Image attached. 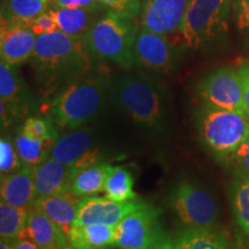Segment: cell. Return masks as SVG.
Instances as JSON below:
<instances>
[{
    "instance_id": "cell-1",
    "label": "cell",
    "mask_w": 249,
    "mask_h": 249,
    "mask_svg": "<svg viewBox=\"0 0 249 249\" xmlns=\"http://www.w3.org/2000/svg\"><path fill=\"white\" fill-rule=\"evenodd\" d=\"M90 58L82 36L68 35L60 30L37 36L30 61L39 95L44 98L57 96L88 73Z\"/></svg>"
},
{
    "instance_id": "cell-2",
    "label": "cell",
    "mask_w": 249,
    "mask_h": 249,
    "mask_svg": "<svg viewBox=\"0 0 249 249\" xmlns=\"http://www.w3.org/2000/svg\"><path fill=\"white\" fill-rule=\"evenodd\" d=\"M111 95L118 107L145 129L161 130L167 116L166 89L147 75L129 74L114 81Z\"/></svg>"
},
{
    "instance_id": "cell-3",
    "label": "cell",
    "mask_w": 249,
    "mask_h": 249,
    "mask_svg": "<svg viewBox=\"0 0 249 249\" xmlns=\"http://www.w3.org/2000/svg\"><path fill=\"white\" fill-rule=\"evenodd\" d=\"M108 89L107 77L87 73L52 98L50 114L59 126L79 128L101 112Z\"/></svg>"
},
{
    "instance_id": "cell-4",
    "label": "cell",
    "mask_w": 249,
    "mask_h": 249,
    "mask_svg": "<svg viewBox=\"0 0 249 249\" xmlns=\"http://www.w3.org/2000/svg\"><path fill=\"white\" fill-rule=\"evenodd\" d=\"M138 34V27L133 23V18L108 11L93 21L82 39L90 57L130 70L135 62L134 46Z\"/></svg>"
},
{
    "instance_id": "cell-5",
    "label": "cell",
    "mask_w": 249,
    "mask_h": 249,
    "mask_svg": "<svg viewBox=\"0 0 249 249\" xmlns=\"http://www.w3.org/2000/svg\"><path fill=\"white\" fill-rule=\"evenodd\" d=\"M198 130L205 147L219 160H227L249 134V117L239 112L204 105Z\"/></svg>"
},
{
    "instance_id": "cell-6",
    "label": "cell",
    "mask_w": 249,
    "mask_h": 249,
    "mask_svg": "<svg viewBox=\"0 0 249 249\" xmlns=\"http://www.w3.org/2000/svg\"><path fill=\"white\" fill-rule=\"evenodd\" d=\"M232 0H191L180 34L186 46L198 50L229 31Z\"/></svg>"
},
{
    "instance_id": "cell-7",
    "label": "cell",
    "mask_w": 249,
    "mask_h": 249,
    "mask_svg": "<svg viewBox=\"0 0 249 249\" xmlns=\"http://www.w3.org/2000/svg\"><path fill=\"white\" fill-rule=\"evenodd\" d=\"M171 205L186 229H210L217 219L218 205L209 192L185 181L174 189Z\"/></svg>"
},
{
    "instance_id": "cell-8",
    "label": "cell",
    "mask_w": 249,
    "mask_h": 249,
    "mask_svg": "<svg viewBox=\"0 0 249 249\" xmlns=\"http://www.w3.org/2000/svg\"><path fill=\"white\" fill-rule=\"evenodd\" d=\"M197 95L205 105L247 114L240 76L233 68L223 67L211 71L198 82Z\"/></svg>"
},
{
    "instance_id": "cell-9",
    "label": "cell",
    "mask_w": 249,
    "mask_h": 249,
    "mask_svg": "<svg viewBox=\"0 0 249 249\" xmlns=\"http://www.w3.org/2000/svg\"><path fill=\"white\" fill-rule=\"evenodd\" d=\"M164 234L160 211L150 204L127 214L117 225L116 247L120 249H149Z\"/></svg>"
},
{
    "instance_id": "cell-10",
    "label": "cell",
    "mask_w": 249,
    "mask_h": 249,
    "mask_svg": "<svg viewBox=\"0 0 249 249\" xmlns=\"http://www.w3.org/2000/svg\"><path fill=\"white\" fill-rule=\"evenodd\" d=\"M134 58L136 64L144 70L169 73L177 67L179 50L166 35L141 29L134 46Z\"/></svg>"
},
{
    "instance_id": "cell-11",
    "label": "cell",
    "mask_w": 249,
    "mask_h": 249,
    "mask_svg": "<svg viewBox=\"0 0 249 249\" xmlns=\"http://www.w3.org/2000/svg\"><path fill=\"white\" fill-rule=\"evenodd\" d=\"M37 36L28 21L1 18L0 55L1 61L17 67L31 59L35 51Z\"/></svg>"
},
{
    "instance_id": "cell-12",
    "label": "cell",
    "mask_w": 249,
    "mask_h": 249,
    "mask_svg": "<svg viewBox=\"0 0 249 249\" xmlns=\"http://www.w3.org/2000/svg\"><path fill=\"white\" fill-rule=\"evenodd\" d=\"M50 157L71 166L75 173L101 163V154L93 147V136L88 130H75L58 138Z\"/></svg>"
},
{
    "instance_id": "cell-13",
    "label": "cell",
    "mask_w": 249,
    "mask_h": 249,
    "mask_svg": "<svg viewBox=\"0 0 249 249\" xmlns=\"http://www.w3.org/2000/svg\"><path fill=\"white\" fill-rule=\"evenodd\" d=\"M191 0H144L141 9L142 29L169 35L179 33Z\"/></svg>"
},
{
    "instance_id": "cell-14",
    "label": "cell",
    "mask_w": 249,
    "mask_h": 249,
    "mask_svg": "<svg viewBox=\"0 0 249 249\" xmlns=\"http://www.w3.org/2000/svg\"><path fill=\"white\" fill-rule=\"evenodd\" d=\"M31 97L18 68L0 64V110L2 126L29 112Z\"/></svg>"
},
{
    "instance_id": "cell-15",
    "label": "cell",
    "mask_w": 249,
    "mask_h": 249,
    "mask_svg": "<svg viewBox=\"0 0 249 249\" xmlns=\"http://www.w3.org/2000/svg\"><path fill=\"white\" fill-rule=\"evenodd\" d=\"M145 204L147 203L140 200L117 202L107 197L88 196L81 201L74 226L87 224H107L117 226L127 214Z\"/></svg>"
},
{
    "instance_id": "cell-16",
    "label": "cell",
    "mask_w": 249,
    "mask_h": 249,
    "mask_svg": "<svg viewBox=\"0 0 249 249\" xmlns=\"http://www.w3.org/2000/svg\"><path fill=\"white\" fill-rule=\"evenodd\" d=\"M36 187V198H44L70 191L75 172L71 166L50 157L33 167Z\"/></svg>"
},
{
    "instance_id": "cell-17",
    "label": "cell",
    "mask_w": 249,
    "mask_h": 249,
    "mask_svg": "<svg viewBox=\"0 0 249 249\" xmlns=\"http://www.w3.org/2000/svg\"><path fill=\"white\" fill-rule=\"evenodd\" d=\"M22 239L33 241L40 249H65L70 245L66 233L36 208L29 211Z\"/></svg>"
},
{
    "instance_id": "cell-18",
    "label": "cell",
    "mask_w": 249,
    "mask_h": 249,
    "mask_svg": "<svg viewBox=\"0 0 249 249\" xmlns=\"http://www.w3.org/2000/svg\"><path fill=\"white\" fill-rule=\"evenodd\" d=\"M0 195L1 202L24 209H33L37 200L33 167L23 165L17 172L1 178Z\"/></svg>"
},
{
    "instance_id": "cell-19",
    "label": "cell",
    "mask_w": 249,
    "mask_h": 249,
    "mask_svg": "<svg viewBox=\"0 0 249 249\" xmlns=\"http://www.w3.org/2000/svg\"><path fill=\"white\" fill-rule=\"evenodd\" d=\"M81 201L82 198L67 191L49 197L38 198L34 208L45 213L68 236L71 227L75 224Z\"/></svg>"
},
{
    "instance_id": "cell-20",
    "label": "cell",
    "mask_w": 249,
    "mask_h": 249,
    "mask_svg": "<svg viewBox=\"0 0 249 249\" xmlns=\"http://www.w3.org/2000/svg\"><path fill=\"white\" fill-rule=\"evenodd\" d=\"M117 226L87 224L71 227L68 242L77 249H107L116 247Z\"/></svg>"
},
{
    "instance_id": "cell-21",
    "label": "cell",
    "mask_w": 249,
    "mask_h": 249,
    "mask_svg": "<svg viewBox=\"0 0 249 249\" xmlns=\"http://www.w3.org/2000/svg\"><path fill=\"white\" fill-rule=\"evenodd\" d=\"M176 249H231L224 233L210 229H186L174 239Z\"/></svg>"
},
{
    "instance_id": "cell-22",
    "label": "cell",
    "mask_w": 249,
    "mask_h": 249,
    "mask_svg": "<svg viewBox=\"0 0 249 249\" xmlns=\"http://www.w3.org/2000/svg\"><path fill=\"white\" fill-rule=\"evenodd\" d=\"M50 15L57 23L58 30L73 36H83L93 23V17L97 12L81 8L54 7L48 8Z\"/></svg>"
},
{
    "instance_id": "cell-23",
    "label": "cell",
    "mask_w": 249,
    "mask_h": 249,
    "mask_svg": "<svg viewBox=\"0 0 249 249\" xmlns=\"http://www.w3.org/2000/svg\"><path fill=\"white\" fill-rule=\"evenodd\" d=\"M108 163H97L77 171L71 180L70 191L81 198L93 196L104 189Z\"/></svg>"
},
{
    "instance_id": "cell-24",
    "label": "cell",
    "mask_w": 249,
    "mask_h": 249,
    "mask_svg": "<svg viewBox=\"0 0 249 249\" xmlns=\"http://www.w3.org/2000/svg\"><path fill=\"white\" fill-rule=\"evenodd\" d=\"M103 192L107 198L117 202L134 201L138 198L134 192L132 173L124 166H108Z\"/></svg>"
},
{
    "instance_id": "cell-25",
    "label": "cell",
    "mask_w": 249,
    "mask_h": 249,
    "mask_svg": "<svg viewBox=\"0 0 249 249\" xmlns=\"http://www.w3.org/2000/svg\"><path fill=\"white\" fill-rule=\"evenodd\" d=\"M29 209L0 203V236L1 240L18 241L22 239Z\"/></svg>"
},
{
    "instance_id": "cell-26",
    "label": "cell",
    "mask_w": 249,
    "mask_h": 249,
    "mask_svg": "<svg viewBox=\"0 0 249 249\" xmlns=\"http://www.w3.org/2000/svg\"><path fill=\"white\" fill-rule=\"evenodd\" d=\"M14 143L21 161L29 167H35L50 158L54 144L53 141L31 139L20 132L18 133Z\"/></svg>"
},
{
    "instance_id": "cell-27",
    "label": "cell",
    "mask_w": 249,
    "mask_h": 249,
    "mask_svg": "<svg viewBox=\"0 0 249 249\" xmlns=\"http://www.w3.org/2000/svg\"><path fill=\"white\" fill-rule=\"evenodd\" d=\"M231 202L236 223L249 235V177L238 176L233 181Z\"/></svg>"
},
{
    "instance_id": "cell-28",
    "label": "cell",
    "mask_w": 249,
    "mask_h": 249,
    "mask_svg": "<svg viewBox=\"0 0 249 249\" xmlns=\"http://www.w3.org/2000/svg\"><path fill=\"white\" fill-rule=\"evenodd\" d=\"M50 0H4L1 18L9 20H33L46 12Z\"/></svg>"
},
{
    "instance_id": "cell-29",
    "label": "cell",
    "mask_w": 249,
    "mask_h": 249,
    "mask_svg": "<svg viewBox=\"0 0 249 249\" xmlns=\"http://www.w3.org/2000/svg\"><path fill=\"white\" fill-rule=\"evenodd\" d=\"M20 133L35 140L53 141L58 140V132L55 129L54 120L49 117H30L24 121Z\"/></svg>"
},
{
    "instance_id": "cell-30",
    "label": "cell",
    "mask_w": 249,
    "mask_h": 249,
    "mask_svg": "<svg viewBox=\"0 0 249 249\" xmlns=\"http://www.w3.org/2000/svg\"><path fill=\"white\" fill-rule=\"evenodd\" d=\"M23 166V163L20 160L15 143L8 136H1L0 140V173L1 178L17 172Z\"/></svg>"
},
{
    "instance_id": "cell-31",
    "label": "cell",
    "mask_w": 249,
    "mask_h": 249,
    "mask_svg": "<svg viewBox=\"0 0 249 249\" xmlns=\"http://www.w3.org/2000/svg\"><path fill=\"white\" fill-rule=\"evenodd\" d=\"M98 1L102 6L123 17L135 18L139 14H141L142 6L140 0H98Z\"/></svg>"
},
{
    "instance_id": "cell-32",
    "label": "cell",
    "mask_w": 249,
    "mask_h": 249,
    "mask_svg": "<svg viewBox=\"0 0 249 249\" xmlns=\"http://www.w3.org/2000/svg\"><path fill=\"white\" fill-rule=\"evenodd\" d=\"M226 160L231 161L234 165L239 176L249 177V134L245 141Z\"/></svg>"
},
{
    "instance_id": "cell-33",
    "label": "cell",
    "mask_w": 249,
    "mask_h": 249,
    "mask_svg": "<svg viewBox=\"0 0 249 249\" xmlns=\"http://www.w3.org/2000/svg\"><path fill=\"white\" fill-rule=\"evenodd\" d=\"M232 11L238 29L249 30V0H232Z\"/></svg>"
},
{
    "instance_id": "cell-34",
    "label": "cell",
    "mask_w": 249,
    "mask_h": 249,
    "mask_svg": "<svg viewBox=\"0 0 249 249\" xmlns=\"http://www.w3.org/2000/svg\"><path fill=\"white\" fill-rule=\"evenodd\" d=\"M29 24L34 33L36 34V36L44 35V34H49V33H53V31L58 30L57 23L54 22L53 18L50 15L48 11L38 15L37 18H33L31 21H29Z\"/></svg>"
},
{
    "instance_id": "cell-35",
    "label": "cell",
    "mask_w": 249,
    "mask_h": 249,
    "mask_svg": "<svg viewBox=\"0 0 249 249\" xmlns=\"http://www.w3.org/2000/svg\"><path fill=\"white\" fill-rule=\"evenodd\" d=\"M53 4L55 7L81 8L95 12H98L102 8L98 0H53Z\"/></svg>"
},
{
    "instance_id": "cell-36",
    "label": "cell",
    "mask_w": 249,
    "mask_h": 249,
    "mask_svg": "<svg viewBox=\"0 0 249 249\" xmlns=\"http://www.w3.org/2000/svg\"><path fill=\"white\" fill-rule=\"evenodd\" d=\"M236 71H238V74L241 80L246 112H247V116L249 117V61H245L239 65Z\"/></svg>"
},
{
    "instance_id": "cell-37",
    "label": "cell",
    "mask_w": 249,
    "mask_h": 249,
    "mask_svg": "<svg viewBox=\"0 0 249 249\" xmlns=\"http://www.w3.org/2000/svg\"><path fill=\"white\" fill-rule=\"evenodd\" d=\"M149 249H176V246H174V240L171 238L170 235L164 234L158 239V241L156 242L154 246H151Z\"/></svg>"
},
{
    "instance_id": "cell-38",
    "label": "cell",
    "mask_w": 249,
    "mask_h": 249,
    "mask_svg": "<svg viewBox=\"0 0 249 249\" xmlns=\"http://www.w3.org/2000/svg\"><path fill=\"white\" fill-rule=\"evenodd\" d=\"M14 249H40L38 246L34 244L33 241L28 240V239H20L17 241L14 246Z\"/></svg>"
},
{
    "instance_id": "cell-39",
    "label": "cell",
    "mask_w": 249,
    "mask_h": 249,
    "mask_svg": "<svg viewBox=\"0 0 249 249\" xmlns=\"http://www.w3.org/2000/svg\"><path fill=\"white\" fill-rule=\"evenodd\" d=\"M15 244H17V241L1 240V242H0V249H14Z\"/></svg>"
},
{
    "instance_id": "cell-40",
    "label": "cell",
    "mask_w": 249,
    "mask_h": 249,
    "mask_svg": "<svg viewBox=\"0 0 249 249\" xmlns=\"http://www.w3.org/2000/svg\"><path fill=\"white\" fill-rule=\"evenodd\" d=\"M65 249H77V248H75V247H71V246H67V247L65 248Z\"/></svg>"
}]
</instances>
